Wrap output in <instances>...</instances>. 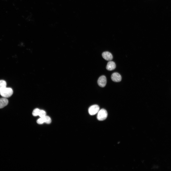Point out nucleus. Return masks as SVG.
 Listing matches in <instances>:
<instances>
[{
    "instance_id": "obj_1",
    "label": "nucleus",
    "mask_w": 171,
    "mask_h": 171,
    "mask_svg": "<svg viewBox=\"0 0 171 171\" xmlns=\"http://www.w3.org/2000/svg\"><path fill=\"white\" fill-rule=\"evenodd\" d=\"M13 91L12 89L10 87H5L0 92V95L3 97L8 98L13 94Z\"/></svg>"
},
{
    "instance_id": "obj_2",
    "label": "nucleus",
    "mask_w": 171,
    "mask_h": 171,
    "mask_svg": "<svg viewBox=\"0 0 171 171\" xmlns=\"http://www.w3.org/2000/svg\"><path fill=\"white\" fill-rule=\"evenodd\" d=\"M108 113L107 111L105 109H102L99 110L97 115V118L99 121H103L107 118Z\"/></svg>"
},
{
    "instance_id": "obj_3",
    "label": "nucleus",
    "mask_w": 171,
    "mask_h": 171,
    "mask_svg": "<svg viewBox=\"0 0 171 171\" xmlns=\"http://www.w3.org/2000/svg\"><path fill=\"white\" fill-rule=\"evenodd\" d=\"M100 107L98 105H93L89 108L88 110V112L90 115H94L97 113Z\"/></svg>"
},
{
    "instance_id": "obj_4",
    "label": "nucleus",
    "mask_w": 171,
    "mask_h": 171,
    "mask_svg": "<svg viewBox=\"0 0 171 171\" xmlns=\"http://www.w3.org/2000/svg\"><path fill=\"white\" fill-rule=\"evenodd\" d=\"M97 83L98 85L102 87L105 86L107 83V80L106 77L104 75L100 76L98 78Z\"/></svg>"
},
{
    "instance_id": "obj_5",
    "label": "nucleus",
    "mask_w": 171,
    "mask_h": 171,
    "mask_svg": "<svg viewBox=\"0 0 171 171\" xmlns=\"http://www.w3.org/2000/svg\"><path fill=\"white\" fill-rule=\"evenodd\" d=\"M111 78L112 80L114 82H119L121 80V75L117 72H114L111 75Z\"/></svg>"
},
{
    "instance_id": "obj_6",
    "label": "nucleus",
    "mask_w": 171,
    "mask_h": 171,
    "mask_svg": "<svg viewBox=\"0 0 171 171\" xmlns=\"http://www.w3.org/2000/svg\"><path fill=\"white\" fill-rule=\"evenodd\" d=\"M102 56L104 59L108 61H111L113 58L111 53L107 51L103 52L102 54Z\"/></svg>"
},
{
    "instance_id": "obj_7",
    "label": "nucleus",
    "mask_w": 171,
    "mask_h": 171,
    "mask_svg": "<svg viewBox=\"0 0 171 171\" xmlns=\"http://www.w3.org/2000/svg\"><path fill=\"white\" fill-rule=\"evenodd\" d=\"M116 67L115 63L112 61H109L107 63L106 69L108 70L112 71L114 70Z\"/></svg>"
},
{
    "instance_id": "obj_8",
    "label": "nucleus",
    "mask_w": 171,
    "mask_h": 171,
    "mask_svg": "<svg viewBox=\"0 0 171 171\" xmlns=\"http://www.w3.org/2000/svg\"><path fill=\"white\" fill-rule=\"evenodd\" d=\"M8 103V100L6 98L4 97L0 98V109L6 106Z\"/></svg>"
},
{
    "instance_id": "obj_9",
    "label": "nucleus",
    "mask_w": 171,
    "mask_h": 171,
    "mask_svg": "<svg viewBox=\"0 0 171 171\" xmlns=\"http://www.w3.org/2000/svg\"><path fill=\"white\" fill-rule=\"evenodd\" d=\"M6 83L4 80H0V92L6 87Z\"/></svg>"
},
{
    "instance_id": "obj_10",
    "label": "nucleus",
    "mask_w": 171,
    "mask_h": 171,
    "mask_svg": "<svg viewBox=\"0 0 171 171\" xmlns=\"http://www.w3.org/2000/svg\"><path fill=\"white\" fill-rule=\"evenodd\" d=\"M42 118L43 119L44 122L48 124H50L51 123V119L49 116L46 115L44 117Z\"/></svg>"
},
{
    "instance_id": "obj_11",
    "label": "nucleus",
    "mask_w": 171,
    "mask_h": 171,
    "mask_svg": "<svg viewBox=\"0 0 171 171\" xmlns=\"http://www.w3.org/2000/svg\"><path fill=\"white\" fill-rule=\"evenodd\" d=\"M40 110V109L37 108L34 109L32 113L33 115L34 116L38 115Z\"/></svg>"
},
{
    "instance_id": "obj_12",
    "label": "nucleus",
    "mask_w": 171,
    "mask_h": 171,
    "mask_svg": "<svg viewBox=\"0 0 171 171\" xmlns=\"http://www.w3.org/2000/svg\"><path fill=\"white\" fill-rule=\"evenodd\" d=\"M46 113L45 111L43 110H40L38 115L40 118L44 117L46 115Z\"/></svg>"
},
{
    "instance_id": "obj_13",
    "label": "nucleus",
    "mask_w": 171,
    "mask_h": 171,
    "mask_svg": "<svg viewBox=\"0 0 171 171\" xmlns=\"http://www.w3.org/2000/svg\"><path fill=\"white\" fill-rule=\"evenodd\" d=\"M37 123L39 124H42L44 123L43 119V118H40L37 120Z\"/></svg>"
}]
</instances>
